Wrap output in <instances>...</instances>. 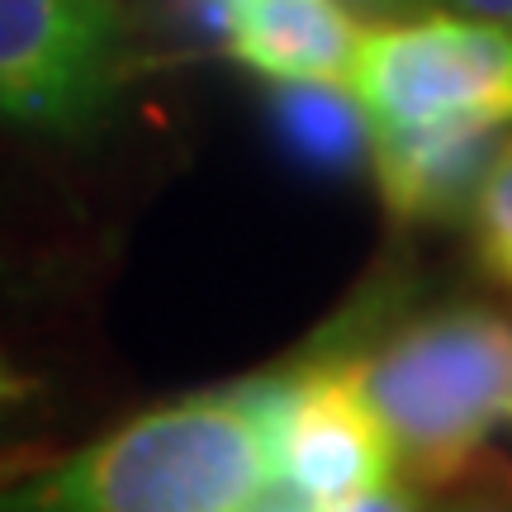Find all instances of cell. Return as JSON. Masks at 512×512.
I'll list each match as a JSON object with an SVG mask.
<instances>
[{
  "label": "cell",
  "mask_w": 512,
  "mask_h": 512,
  "mask_svg": "<svg viewBox=\"0 0 512 512\" xmlns=\"http://www.w3.org/2000/svg\"><path fill=\"white\" fill-rule=\"evenodd\" d=\"M280 456L242 389L147 408L100 441L0 484V512H252Z\"/></svg>",
  "instance_id": "obj_1"
},
{
  "label": "cell",
  "mask_w": 512,
  "mask_h": 512,
  "mask_svg": "<svg viewBox=\"0 0 512 512\" xmlns=\"http://www.w3.org/2000/svg\"><path fill=\"white\" fill-rule=\"evenodd\" d=\"M328 351L356 366L399 446V475L422 494L451 489L489 451V432L512 418V318L503 309L456 299Z\"/></svg>",
  "instance_id": "obj_2"
},
{
  "label": "cell",
  "mask_w": 512,
  "mask_h": 512,
  "mask_svg": "<svg viewBox=\"0 0 512 512\" xmlns=\"http://www.w3.org/2000/svg\"><path fill=\"white\" fill-rule=\"evenodd\" d=\"M351 91L370 128L512 119V24L427 15L366 29Z\"/></svg>",
  "instance_id": "obj_3"
},
{
  "label": "cell",
  "mask_w": 512,
  "mask_h": 512,
  "mask_svg": "<svg viewBox=\"0 0 512 512\" xmlns=\"http://www.w3.org/2000/svg\"><path fill=\"white\" fill-rule=\"evenodd\" d=\"M119 0H0V124L81 133L124 62Z\"/></svg>",
  "instance_id": "obj_4"
},
{
  "label": "cell",
  "mask_w": 512,
  "mask_h": 512,
  "mask_svg": "<svg viewBox=\"0 0 512 512\" xmlns=\"http://www.w3.org/2000/svg\"><path fill=\"white\" fill-rule=\"evenodd\" d=\"M280 475L318 512L384 489L399 470V446L337 351H313L290 366V403L280 418Z\"/></svg>",
  "instance_id": "obj_5"
},
{
  "label": "cell",
  "mask_w": 512,
  "mask_h": 512,
  "mask_svg": "<svg viewBox=\"0 0 512 512\" xmlns=\"http://www.w3.org/2000/svg\"><path fill=\"white\" fill-rule=\"evenodd\" d=\"M503 138L508 133L494 119L370 128V166L384 209L399 223H446L470 214Z\"/></svg>",
  "instance_id": "obj_6"
},
{
  "label": "cell",
  "mask_w": 512,
  "mask_h": 512,
  "mask_svg": "<svg viewBox=\"0 0 512 512\" xmlns=\"http://www.w3.org/2000/svg\"><path fill=\"white\" fill-rule=\"evenodd\" d=\"M366 29L342 0H247L228 53L266 81H342Z\"/></svg>",
  "instance_id": "obj_7"
},
{
  "label": "cell",
  "mask_w": 512,
  "mask_h": 512,
  "mask_svg": "<svg viewBox=\"0 0 512 512\" xmlns=\"http://www.w3.org/2000/svg\"><path fill=\"white\" fill-rule=\"evenodd\" d=\"M275 143L285 157L318 176H347L370 152V119L332 81H280L266 100Z\"/></svg>",
  "instance_id": "obj_8"
},
{
  "label": "cell",
  "mask_w": 512,
  "mask_h": 512,
  "mask_svg": "<svg viewBox=\"0 0 512 512\" xmlns=\"http://www.w3.org/2000/svg\"><path fill=\"white\" fill-rule=\"evenodd\" d=\"M470 238L484 280L512 294V133L503 138L489 176L479 185V200L470 209Z\"/></svg>",
  "instance_id": "obj_9"
},
{
  "label": "cell",
  "mask_w": 512,
  "mask_h": 512,
  "mask_svg": "<svg viewBox=\"0 0 512 512\" xmlns=\"http://www.w3.org/2000/svg\"><path fill=\"white\" fill-rule=\"evenodd\" d=\"M432 512H512V465L484 451L451 489H441V503Z\"/></svg>",
  "instance_id": "obj_10"
},
{
  "label": "cell",
  "mask_w": 512,
  "mask_h": 512,
  "mask_svg": "<svg viewBox=\"0 0 512 512\" xmlns=\"http://www.w3.org/2000/svg\"><path fill=\"white\" fill-rule=\"evenodd\" d=\"M242 5L247 0H171V10L181 15V24L204 43H223L233 38V24H238Z\"/></svg>",
  "instance_id": "obj_11"
},
{
  "label": "cell",
  "mask_w": 512,
  "mask_h": 512,
  "mask_svg": "<svg viewBox=\"0 0 512 512\" xmlns=\"http://www.w3.org/2000/svg\"><path fill=\"white\" fill-rule=\"evenodd\" d=\"M332 512H432L427 503H422V489H413L408 479L403 484H384V489H370V494L361 498H351V503H342V508H332Z\"/></svg>",
  "instance_id": "obj_12"
},
{
  "label": "cell",
  "mask_w": 512,
  "mask_h": 512,
  "mask_svg": "<svg viewBox=\"0 0 512 512\" xmlns=\"http://www.w3.org/2000/svg\"><path fill=\"white\" fill-rule=\"evenodd\" d=\"M418 5H441V10H460V15L512 24V0H403V10H418Z\"/></svg>",
  "instance_id": "obj_13"
},
{
  "label": "cell",
  "mask_w": 512,
  "mask_h": 512,
  "mask_svg": "<svg viewBox=\"0 0 512 512\" xmlns=\"http://www.w3.org/2000/svg\"><path fill=\"white\" fill-rule=\"evenodd\" d=\"M29 389H34V384H29V380H19L15 370L5 366V356H0V408H10V403H19L24 394H29Z\"/></svg>",
  "instance_id": "obj_14"
},
{
  "label": "cell",
  "mask_w": 512,
  "mask_h": 512,
  "mask_svg": "<svg viewBox=\"0 0 512 512\" xmlns=\"http://www.w3.org/2000/svg\"><path fill=\"white\" fill-rule=\"evenodd\" d=\"M252 512H318V508H313V503H304V498L290 489V494H271V498H266V508H252Z\"/></svg>",
  "instance_id": "obj_15"
},
{
  "label": "cell",
  "mask_w": 512,
  "mask_h": 512,
  "mask_svg": "<svg viewBox=\"0 0 512 512\" xmlns=\"http://www.w3.org/2000/svg\"><path fill=\"white\" fill-rule=\"evenodd\" d=\"M347 5L370 10V15H394V10H403V0H347Z\"/></svg>",
  "instance_id": "obj_16"
}]
</instances>
